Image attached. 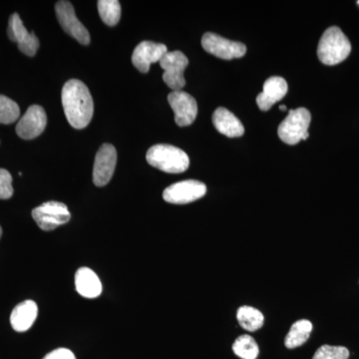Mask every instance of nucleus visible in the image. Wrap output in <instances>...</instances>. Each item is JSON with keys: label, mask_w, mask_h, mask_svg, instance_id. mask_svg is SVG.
Masks as SVG:
<instances>
[{"label": "nucleus", "mask_w": 359, "mask_h": 359, "mask_svg": "<svg viewBox=\"0 0 359 359\" xmlns=\"http://www.w3.org/2000/svg\"><path fill=\"white\" fill-rule=\"evenodd\" d=\"M63 109L73 128L84 129L88 126L94 113V103L88 87L77 79L66 82L62 88Z\"/></svg>", "instance_id": "f257e3e1"}, {"label": "nucleus", "mask_w": 359, "mask_h": 359, "mask_svg": "<svg viewBox=\"0 0 359 359\" xmlns=\"http://www.w3.org/2000/svg\"><path fill=\"white\" fill-rule=\"evenodd\" d=\"M313 332V323L309 320H297L290 327V332L285 337V346L290 349L297 348L306 344Z\"/></svg>", "instance_id": "6ab92c4d"}, {"label": "nucleus", "mask_w": 359, "mask_h": 359, "mask_svg": "<svg viewBox=\"0 0 359 359\" xmlns=\"http://www.w3.org/2000/svg\"><path fill=\"white\" fill-rule=\"evenodd\" d=\"M167 52L168 48L165 44L143 41L135 48L132 62L140 72L147 73L151 65L160 62Z\"/></svg>", "instance_id": "4468645a"}, {"label": "nucleus", "mask_w": 359, "mask_h": 359, "mask_svg": "<svg viewBox=\"0 0 359 359\" xmlns=\"http://www.w3.org/2000/svg\"><path fill=\"white\" fill-rule=\"evenodd\" d=\"M212 123L215 128L218 130L219 133L229 138H237L245 133L244 126L240 120L224 107H219L215 111L212 115Z\"/></svg>", "instance_id": "dca6fc26"}, {"label": "nucleus", "mask_w": 359, "mask_h": 359, "mask_svg": "<svg viewBox=\"0 0 359 359\" xmlns=\"http://www.w3.org/2000/svg\"><path fill=\"white\" fill-rule=\"evenodd\" d=\"M280 110H282V111H287V107H285V105H280Z\"/></svg>", "instance_id": "bb28decb"}, {"label": "nucleus", "mask_w": 359, "mask_h": 359, "mask_svg": "<svg viewBox=\"0 0 359 359\" xmlns=\"http://www.w3.org/2000/svg\"><path fill=\"white\" fill-rule=\"evenodd\" d=\"M39 314L37 304L33 301H25L13 309L11 316V323L14 330L25 332L29 330Z\"/></svg>", "instance_id": "f3484780"}, {"label": "nucleus", "mask_w": 359, "mask_h": 359, "mask_svg": "<svg viewBox=\"0 0 359 359\" xmlns=\"http://www.w3.org/2000/svg\"><path fill=\"white\" fill-rule=\"evenodd\" d=\"M168 102L175 113V121L180 127L193 124L198 114L195 98L184 91H173L168 96Z\"/></svg>", "instance_id": "9b49d317"}, {"label": "nucleus", "mask_w": 359, "mask_h": 359, "mask_svg": "<svg viewBox=\"0 0 359 359\" xmlns=\"http://www.w3.org/2000/svg\"><path fill=\"white\" fill-rule=\"evenodd\" d=\"M117 152L111 144H103L94 161L93 183L97 187H103L109 183L114 175Z\"/></svg>", "instance_id": "9d476101"}, {"label": "nucleus", "mask_w": 359, "mask_h": 359, "mask_svg": "<svg viewBox=\"0 0 359 359\" xmlns=\"http://www.w3.org/2000/svg\"><path fill=\"white\" fill-rule=\"evenodd\" d=\"M202 46L208 53L224 60L243 57L247 52L245 44L231 41L212 32L205 33L202 39Z\"/></svg>", "instance_id": "6e6552de"}, {"label": "nucleus", "mask_w": 359, "mask_h": 359, "mask_svg": "<svg viewBox=\"0 0 359 359\" xmlns=\"http://www.w3.org/2000/svg\"><path fill=\"white\" fill-rule=\"evenodd\" d=\"M237 318L241 327L250 332H257L263 327L264 323V314L250 306L238 309Z\"/></svg>", "instance_id": "aec40b11"}, {"label": "nucleus", "mask_w": 359, "mask_h": 359, "mask_svg": "<svg viewBox=\"0 0 359 359\" xmlns=\"http://www.w3.org/2000/svg\"><path fill=\"white\" fill-rule=\"evenodd\" d=\"M75 287L78 294L86 299H96L102 292V283L98 276L89 268L78 269L75 275Z\"/></svg>", "instance_id": "a211bd4d"}, {"label": "nucleus", "mask_w": 359, "mask_h": 359, "mask_svg": "<svg viewBox=\"0 0 359 359\" xmlns=\"http://www.w3.org/2000/svg\"><path fill=\"white\" fill-rule=\"evenodd\" d=\"M349 351L346 347L323 346L314 353L313 359H347Z\"/></svg>", "instance_id": "b1692460"}, {"label": "nucleus", "mask_w": 359, "mask_h": 359, "mask_svg": "<svg viewBox=\"0 0 359 359\" xmlns=\"http://www.w3.org/2000/svg\"><path fill=\"white\" fill-rule=\"evenodd\" d=\"M55 11L59 23L66 33H68L71 37L76 39L81 44L88 45L90 43L88 30L76 18L74 7L71 2L65 1V0L58 1L55 6Z\"/></svg>", "instance_id": "1a4fd4ad"}, {"label": "nucleus", "mask_w": 359, "mask_h": 359, "mask_svg": "<svg viewBox=\"0 0 359 359\" xmlns=\"http://www.w3.org/2000/svg\"><path fill=\"white\" fill-rule=\"evenodd\" d=\"M351 44L337 26L327 28L323 33L318 47V56L325 65H337L348 57Z\"/></svg>", "instance_id": "f03ea898"}, {"label": "nucleus", "mask_w": 359, "mask_h": 359, "mask_svg": "<svg viewBox=\"0 0 359 359\" xmlns=\"http://www.w3.org/2000/svg\"><path fill=\"white\" fill-rule=\"evenodd\" d=\"M20 116V109L18 103L8 97L0 95V124H13Z\"/></svg>", "instance_id": "5701e85b"}, {"label": "nucleus", "mask_w": 359, "mask_h": 359, "mask_svg": "<svg viewBox=\"0 0 359 359\" xmlns=\"http://www.w3.org/2000/svg\"><path fill=\"white\" fill-rule=\"evenodd\" d=\"M287 81L282 77L275 76L269 78L264 84L263 92L257 97V104L262 111L271 109V106L282 100L287 95Z\"/></svg>", "instance_id": "2eb2a0df"}, {"label": "nucleus", "mask_w": 359, "mask_h": 359, "mask_svg": "<svg viewBox=\"0 0 359 359\" xmlns=\"http://www.w3.org/2000/svg\"><path fill=\"white\" fill-rule=\"evenodd\" d=\"M358 4H359V1L358 2Z\"/></svg>", "instance_id": "c85d7f7f"}, {"label": "nucleus", "mask_w": 359, "mask_h": 359, "mask_svg": "<svg viewBox=\"0 0 359 359\" xmlns=\"http://www.w3.org/2000/svg\"><path fill=\"white\" fill-rule=\"evenodd\" d=\"M7 34L11 41L18 43V48L25 55L34 56L39 48V40L34 33H29L23 25L18 13H13L9 18Z\"/></svg>", "instance_id": "f8f14e48"}, {"label": "nucleus", "mask_w": 359, "mask_h": 359, "mask_svg": "<svg viewBox=\"0 0 359 359\" xmlns=\"http://www.w3.org/2000/svg\"><path fill=\"white\" fill-rule=\"evenodd\" d=\"M233 351L236 355L243 359H256L259 353L256 340L248 334L238 337L233 344Z\"/></svg>", "instance_id": "4be33fe9"}, {"label": "nucleus", "mask_w": 359, "mask_h": 359, "mask_svg": "<svg viewBox=\"0 0 359 359\" xmlns=\"http://www.w3.org/2000/svg\"><path fill=\"white\" fill-rule=\"evenodd\" d=\"M207 187L196 180H186L168 187L163 193V198L170 204L184 205L204 197Z\"/></svg>", "instance_id": "0eeeda50"}, {"label": "nucleus", "mask_w": 359, "mask_h": 359, "mask_svg": "<svg viewBox=\"0 0 359 359\" xmlns=\"http://www.w3.org/2000/svg\"><path fill=\"white\" fill-rule=\"evenodd\" d=\"M13 195V177L7 170L0 169V200L11 199Z\"/></svg>", "instance_id": "393cba45"}, {"label": "nucleus", "mask_w": 359, "mask_h": 359, "mask_svg": "<svg viewBox=\"0 0 359 359\" xmlns=\"http://www.w3.org/2000/svg\"><path fill=\"white\" fill-rule=\"evenodd\" d=\"M311 121V113L306 108L290 110L287 117L278 126V137L289 145H295L299 141L306 140L309 136Z\"/></svg>", "instance_id": "20e7f679"}, {"label": "nucleus", "mask_w": 359, "mask_h": 359, "mask_svg": "<svg viewBox=\"0 0 359 359\" xmlns=\"http://www.w3.org/2000/svg\"><path fill=\"white\" fill-rule=\"evenodd\" d=\"M32 217L41 230L49 231L68 223L71 215L67 205L52 201L35 208L32 211Z\"/></svg>", "instance_id": "39448f33"}, {"label": "nucleus", "mask_w": 359, "mask_h": 359, "mask_svg": "<svg viewBox=\"0 0 359 359\" xmlns=\"http://www.w3.org/2000/svg\"><path fill=\"white\" fill-rule=\"evenodd\" d=\"M146 159L151 166L170 174L183 173L190 165L186 152L167 144H159L149 149Z\"/></svg>", "instance_id": "7ed1b4c3"}, {"label": "nucleus", "mask_w": 359, "mask_h": 359, "mask_svg": "<svg viewBox=\"0 0 359 359\" xmlns=\"http://www.w3.org/2000/svg\"><path fill=\"white\" fill-rule=\"evenodd\" d=\"M1 235H2V229H1V226H0V238H1Z\"/></svg>", "instance_id": "cd10ccee"}, {"label": "nucleus", "mask_w": 359, "mask_h": 359, "mask_svg": "<svg viewBox=\"0 0 359 359\" xmlns=\"http://www.w3.org/2000/svg\"><path fill=\"white\" fill-rule=\"evenodd\" d=\"M98 11L101 20L108 26H115L121 18V6L117 0H99Z\"/></svg>", "instance_id": "412c9836"}, {"label": "nucleus", "mask_w": 359, "mask_h": 359, "mask_svg": "<svg viewBox=\"0 0 359 359\" xmlns=\"http://www.w3.org/2000/svg\"><path fill=\"white\" fill-rule=\"evenodd\" d=\"M188 65V58L181 51L167 52L161 59L160 65L164 69L163 79L169 88L173 91H181L185 87L184 71Z\"/></svg>", "instance_id": "423d86ee"}, {"label": "nucleus", "mask_w": 359, "mask_h": 359, "mask_svg": "<svg viewBox=\"0 0 359 359\" xmlns=\"http://www.w3.org/2000/svg\"><path fill=\"white\" fill-rule=\"evenodd\" d=\"M46 125L47 116L43 108L32 105L16 125V133L25 140H32L42 134Z\"/></svg>", "instance_id": "ddd939ff"}, {"label": "nucleus", "mask_w": 359, "mask_h": 359, "mask_svg": "<svg viewBox=\"0 0 359 359\" xmlns=\"http://www.w3.org/2000/svg\"><path fill=\"white\" fill-rule=\"evenodd\" d=\"M43 359H76V356L70 349L57 348L45 355Z\"/></svg>", "instance_id": "a878e982"}]
</instances>
